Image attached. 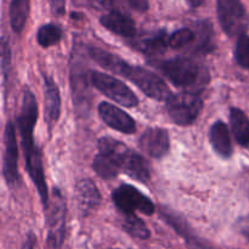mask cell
Masks as SVG:
<instances>
[{
	"mask_svg": "<svg viewBox=\"0 0 249 249\" xmlns=\"http://www.w3.org/2000/svg\"><path fill=\"white\" fill-rule=\"evenodd\" d=\"M36 121H38V104H36L33 92L28 88H24L23 95H22L21 111L18 116L22 148H23L24 158H26V168L28 170V174L33 180L44 208H45L49 202V192L40 152L34 143L33 131Z\"/></svg>",
	"mask_w": 249,
	"mask_h": 249,
	"instance_id": "cell-1",
	"label": "cell"
},
{
	"mask_svg": "<svg viewBox=\"0 0 249 249\" xmlns=\"http://www.w3.org/2000/svg\"><path fill=\"white\" fill-rule=\"evenodd\" d=\"M160 70L174 85L192 88L208 83V71L189 57H177L160 62Z\"/></svg>",
	"mask_w": 249,
	"mask_h": 249,
	"instance_id": "cell-2",
	"label": "cell"
},
{
	"mask_svg": "<svg viewBox=\"0 0 249 249\" xmlns=\"http://www.w3.org/2000/svg\"><path fill=\"white\" fill-rule=\"evenodd\" d=\"M46 216V243L49 248L60 249L65 242L66 237V215L67 206L60 190L55 189L53 197H49V202L45 208Z\"/></svg>",
	"mask_w": 249,
	"mask_h": 249,
	"instance_id": "cell-3",
	"label": "cell"
},
{
	"mask_svg": "<svg viewBox=\"0 0 249 249\" xmlns=\"http://www.w3.org/2000/svg\"><path fill=\"white\" fill-rule=\"evenodd\" d=\"M167 111L178 125L186 126L194 123L199 116L203 101L197 92L185 91L170 94L167 100Z\"/></svg>",
	"mask_w": 249,
	"mask_h": 249,
	"instance_id": "cell-4",
	"label": "cell"
},
{
	"mask_svg": "<svg viewBox=\"0 0 249 249\" xmlns=\"http://www.w3.org/2000/svg\"><path fill=\"white\" fill-rule=\"evenodd\" d=\"M89 80L95 89H97L105 96L113 100L117 104L124 107L138 106L139 99L136 97V95L116 77H112L106 73L91 71L89 72Z\"/></svg>",
	"mask_w": 249,
	"mask_h": 249,
	"instance_id": "cell-5",
	"label": "cell"
},
{
	"mask_svg": "<svg viewBox=\"0 0 249 249\" xmlns=\"http://www.w3.org/2000/svg\"><path fill=\"white\" fill-rule=\"evenodd\" d=\"M216 12L223 31L229 36H238L247 32L249 17L241 0H216Z\"/></svg>",
	"mask_w": 249,
	"mask_h": 249,
	"instance_id": "cell-6",
	"label": "cell"
},
{
	"mask_svg": "<svg viewBox=\"0 0 249 249\" xmlns=\"http://www.w3.org/2000/svg\"><path fill=\"white\" fill-rule=\"evenodd\" d=\"M122 77L130 80L141 91L145 92V95L157 101L167 100L170 95L169 88L162 78L143 67L128 65Z\"/></svg>",
	"mask_w": 249,
	"mask_h": 249,
	"instance_id": "cell-7",
	"label": "cell"
},
{
	"mask_svg": "<svg viewBox=\"0 0 249 249\" xmlns=\"http://www.w3.org/2000/svg\"><path fill=\"white\" fill-rule=\"evenodd\" d=\"M112 199L122 214L140 212L145 215H152L155 213V204L152 201L131 185H122L114 190Z\"/></svg>",
	"mask_w": 249,
	"mask_h": 249,
	"instance_id": "cell-8",
	"label": "cell"
},
{
	"mask_svg": "<svg viewBox=\"0 0 249 249\" xmlns=\"http://www.w3.org/2000/svg\"><path fill=\"white\" fill-rule=\"evenodd\" d=\"M18 147H17L16 129L9 122L5 128V156H4V172L5 180L10 186L16 184L18 180Z\"/></svg>",
	"mask_w": 249,
	"mask_h": 249,
	"instance_id": "cell-9",
	"label": "cell"
},
{
	"mask_svg": "<svg viewBox=\"0 0 249 249\" xmlns=\"http://www.w3.org/2000/svg\"><path fill=\"white\" fill-rule=\"evenodd\" d=\"M99 113L102 121L117 131L124 134L135 133V121L126 112L108 102H102L99 106Z\"/></svg>",
	"mask_w": 249,
	"mask_h": 249,
	"instance_id": "cell-10",
	"label": "cell"
},
{
	"mask_svg": "<svg viewBox=\"0 0 249 249\" xmlns=\"http://www.w3.org/2000/svg\"><path fill=\"white\" fill-rule=\"evenodd\" d=\"M141 150L153 158H160L168 152L170 146L168 131L160 128H150L139 140Z\"/></svg>",
	"mask_w": 249,
	"mask_h": 249,
	"instance_id": "cell-11",
	"label": "cell"
},
{
	"mask_svg": "<svg viewBox=\"0 0 249 249\" xmlns=\"http://www.w3.org/2000/svg\"><path fill=\"white\" fill-rule=\"evenodd\" d=\"M131 45L133 48L138 49L141 53L150 56L162 55L167 51L168 38L164 31H158L155 33L142 34V36H133Z\"/></svg>",
	"mask_w": 249,
	"mask_h": 249,
	"instance_id": "cell-12",
	"label": "cell"
},
{
	"mask_svg": "<svg viewBox=\"0 0 249 249\" xmlns=\"http://www.w3.org/2000/svg\"><path fill=\"white\" fill-rule=\"evenodd\" d=\"M75 199L78 202L83 215H88L97 208L101 203V195L92 180L85 179L77 184L75 187Z\"/></svg>",
	"mask_w": 249,
	"mask_h": 249,
	"instance_id": "cell-13",
	"label": "cell"
},
{
	"mask_svg": "<svg viewBox=\"0 0 249 249\" xmlns=\"http://www.w3.org/2000/svg\"><path fill=\"white\" fill-rule=\"evenodd\" d=\"M100 22L105 28L123 38L131 39L136 34L135 22L128 15L117 10H112L108 14L104 15Z\"/></svg>",
	"mask_w": 249,
	"mask_h": 249,
	"instance_id": "cell-14",
	"label": "cell"
},
{
	"mask_svg": "<svg viewBox=\"0 0 249 249\" xmlns=\"http://www.w3.org/2000/svg\"><path fill=\"white\" fill-rule=\"evenodd\" d=\"M44 90H45V119L49 128H53L60 118L61 97L60 90L53 78L44 77Z\"/></svg>",
	"mask_w": 249,
	"mask_h": 249,
	"instance_id": "cell-15",
	"label": "cell"
},
{
	"mask_svg": "<svg viewBox=\"0 0 249 249\" xmlns=\"http://www.w3.org/2000/svg\"><path fill=\"white\" fill-rule=\"evenodd\" d=\"M162 216L194 249H216L214 248L213 246L209 245L208 242L197 237V236L191 231L190 226L185 223L184 219L179 218V216H177L174 213H172V212L168 213L167 211H163L162 209Z\"/></svg>",
	"mask_w": 249,
	"mask_h": 249,
	"instance_id": "cell-16",
	"label": "cell"
},
{
	"mask_svg": "<svg viewBox=\"0 0 249 249\" xmlns=\"http://www.w3.org/2000/svg\"><path fill=\"white\" fill-rule=\"evenodd\" d=\"M209 140H211L213 150L221 158H230L232 155V143H231L229 128L224 122L218 121L212 125L209 130Z\"/></svg>",
	"mask_w": 249,
	"mask_h": 249,
	"instance_id": "cell-17",
	"label": "cell"
},
{
	"mask_svg": "<svg viewBox=\"0 0 249 249\" xmlns=\"http://www.w3.org/2000/svg\"><path fill=\"white\" fill-rule=\"evenodd\" d=\"M126 175L135 179L140 182H148L151 178V169L148 163L146 162L145 158L140 156L139 153L130 151L129 155L126 156L125 160L123 163V168H122Z\"/></svg>",
	"mask_w": 249,
	"mask_h": 249,
	"instance_id": "cell-18",
	"label": "cell"
},
{
	"mask_svg": "<svg viewBox=\"0 0 249 249\" xmlns=\"http://www.w3.org/2000/svg\"><path fill=\"white\" fill-rule=\"evenodd\" d=\"M87 75L84 71H79L78 68L73 67L72 90L74 106L77 107L78 112L85 111V107H89L90 99H91L89 96V84H88Z\"/></svg>",
	"mask_w": 249,
	"mask_h": 249,
	"instance_id": "cell-19",
	"label": "cell"
},
{
	"mask_svg": "<svg viewBox=\"0 0 249 249\" xmlns=\"http://www.w3.org/2000/svg\"><path fill=\"white\" fill-rule=\"evenodd\" d=\"M89 55L97 65L101 66L105 70L114 73L117 75H123L128 63L124 60H122L119 56L113 55L106 50H102L100 48H90Z\"/></svg>",
	"mask_w": 249,
	"mask_h": 249,
	"instance_id": "cell-20",
	"label": "cell"
},
{
	"mask_svg": "<svg viewBox=\"0 0 249 249\" xmlns=\"http://www.w3.org/2000/svg\"><path fill=\"white\" fill-rule=\"evenodd\" d=\"M230 124L238 145L249 147V119L245 112L238 108H231Z\"/></svg>",
	"mask_w": 249,
	"mask_h": 249,
	"instance_id": "cell-21",
	"label": "cell"
},
{
	"mask_svg": "<svg viewBox=\"0 0 249 249\" xmlns=\"http://www.w3.org/2000/svg\"><path fill=\"white\" fill-rule=\"evenodd\" d=\"M92 168L96 172V174L105 180L113 179L122 170L121 164L113 156L106 152H101V151H99V153L95 157Z\"/></svg>",
	"mask_w": 249,
	"mask_h": 249,
	"instance_id": "cell-22",
	"label": "cell"
},
{
	"mask_svg": "<svg viewBox=\"0 0 249 249\" xmlns=\"http://www.w3.org/2000/svg\"><path fill=\"white\" fill-rule=\"evenodd\" d=\"M29 15V0H11L10 23L15 33H21Z\"/></svg>",
	"mask_w": 249,
	"mask_h": 249,
	"instance_id": "cell-23",
	"label": "cell"
},
{
	"mask_svg": "<svg viewBox=\"0 0 249 249\" xmlns=\"http://www.w3.org/2000/svg\"><path fill=\"white\" fill-rule=\"evenodd\" d=\"M195 40H196V50L198 53H211L213 50V28H212V24L208 21H202L197 24V32L195 33L194 41Z\"/></svg>",
	"mask_w": 249,
	"mask_h": 249,
	"instance_id": "cell-24",
	"label": "cell"
},
{
	"mask_svg": "<svg viewBox=\"0 0 249 249\" xmlns=\"http://www.w3.org/2000/svg\"><path fill=\"white\" fill-rule=\"evenodd\" d=\"M123 229L131 237L139 240H148L151 236L147 225L135 213L123 214Z\"/></svg>",
	"mask_w": 249,
	"mask_h": 249,
	"instance_id": "cell-25",
	"label": "cell"
},
{
	"mask_svg": "<svg viewBox=\"0 0 249 249\" xmlns=\"http://www.w3.org/2000/svg\"><path fill=\"white\" fill-rule=\"evenodd\" d=\"M61 38H62V29L57 24L53 23L44 24L39 28L38 33H36L38 44L43 48L55 45L61 40Z\"/></svg>",
	"mask_w": 249,
	"mask_h": 249,
	"instance_id": "cell-26",
	"label": "cell"
},
{
	"mask_svg": "<svg viewBox=\"0 0 249 249\" xmlns=\"http://www.w3.org/2000/svg\"><path fill=\"white\" fill-rule=\"evenodd\" d=\"M235 58L241 67L249 70V36L246 33L238 36L235 48Z\"/></svg>",
	"mask_w": 249,
	"mask_h": 249,
	"instance_id": "cell-27",
	"label": "cell"
},
{
	"mask_svg": "<svg viewBox=\"0 0 249 249\" xmlns=\"http://www.w3.org/2000/svg\"><path fill=\"white\" fill-rule=\"evenodd\" d=\"M195 33L192 29L190 28H181L178 29L177 32L172 34L168 39V44L172 46L173 49H181L185 48L186 45H190V44L194 41Z\"/></svg>",
	"mask_w": 249,
	"mask_h": 249,
	"instance_id": "cell-28",
	"label": "cell"
},
{
	"mask_svg": "<svg viewBox=\"0 0 249 249\" xmlns=\"http://www.w3.org/2000/svg\"><path fill=\"white\" fill-rule=\"evenodd\" d=\"M88 4L97 10H109L113 7L116 0H87Z\"/></svg>",
	"mask_w": 249,
	"mask_h": 249,
	"instance_id": "cell-29",
	"label": "cell"
},
{
	"mask_svg": "<svg viewBox=\"0 0 249 249\" xmlns=\"http://www.w3.org/2000/svg\"><path fill=\"white\" fill-rule=\"evenodd\" d=\"M50 1L51 11L55 16H62L65 14L66 0H49Z\"/></svg>",
	"mask_w": 249,
	"mask_h": 249,
	"instance_id": "cell-30",
	"label": "cell"
},
{
	"mask_svg": "<svg viewBox=\"0 0 249 249\" xmlns=\"http://www.w3.org/2000/svg\"><path fill=\"white\" fill-rule=\"evenodd\" d=\"M131 9L139 12H145L148 10V0H126Z\"/></svg>",
	"mask_w": 249,
	"mask_h": 249,
	"instance_id": "cell-31",
	"label": "cell"
},
{
	"mask_svg": "<svg viewBox=\"0 0 249 249\" xmlns=\"http://www.w3.org/2000/svg\"><path fill=\"white\" fill-rule=\"evenodd\" d=\"M22 249H36V238L33 232H29Z\"/></svg>",
	"mask_w": 249,
	"mask_h": 249,
	"instance_id": "cell-32",
	"label": "cell"
},
{
	"mask_svg": "<svg viewBox=\"0 0 249 249\" xmlns=\"http://www.w3.org/2000/svg\"><path fill=\"white\" fill-rule=\"evenodd\" d=\"M241 231L243 232V235H246L249 238V220H245L241 226Z\"/></svg>",
	"mask_w": 249,
	"mask_h": 249,
	"instance_id": "cell-33",
	"label": "cell"
},
{
	"mask_svg": "<svg viewBox=\"0 0 249 249\" xmlns=\"http://www.w3.org/2000/svg\"><path fill=\"white\" fill-rule=\"evenodd\" d=\"M186 1L191 7H198V6H201V5L203 4L206 0H186Z\"/></svg>",
	"mask_w": 249,
	"mask_h": 249,
	"instance_id": "cell-34",
	"label": "cell"
}]
</instances>
